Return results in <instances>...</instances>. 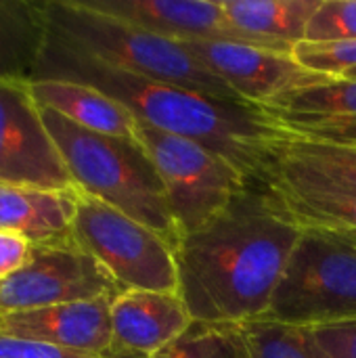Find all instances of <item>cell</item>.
Masks as SVG:
<instances>
[{
  "mask_svg": "<svg viewBox=\"0 0 356 358\" xmlns=\"http://www.w3.org/2000/svg\"><path fill=\"white\" fill-rule=\"evenodd\" d=\"M302 235L264 185L245 187L174 252L178 296L193 321L264 319L275 287Z\"/></svg>",
  "mask_w": 356,
  "mask_h": 358,
  "instance_id": "cell-1",
  "label": "cell"
},
{
  "mask_svg": "<svg viewBox=\"0 0 356 358\" xmlns=\"http://www.w3.org/2000/svg\"><path fill=\"white\" fill-rule=\"evenodd\" d=\"M34 80L92 86L132 111L136 120L204 145L256 185L264 182L273 162L271 145L283 134L260 109L118 69L61 42L50 31Z\"/></svg>",
  "mask_w": 356,
  "mask_h": 358,
  "instance_id": "cell-2",
  "label": "cell"
},
{
  "mask_svg": "<svg viewBox=\"0 0 356 358\" xmlns=\"http://www.w3.org/2000/svg\"><path fill=\"white\" fill-rule=\"evenodd\" d=\"M40 115L73 185L145 224L176 252L180 233L164 182L138 138L99 134L42 107Z\"/></svg>",
  "mask_w": 356,
  "mask_h": 358,
  "instance_id": "cell-3",
  "label": "cell"
},
{
  "mask_svg": "<svg viewBox=\"0 0 356 358\" xmlns=\"http://www.w3.org/2000/svg\"><path fill=\"white\" fill-rule=\"evenodd\" d=\"M44 13L48 31L55 38L107 65L227 103L252 107L176 40L155 36L105 15L84 0H44Z\"/></svg>",
  "mask_w": 356,
  "mask_h": 358,
  "instance_id": "cell-4",
  "label": "cell"
},
{
  "mask_svg": "<svg viewBox=\"0 0 356 358\" xmlns=\"http://www.w3.org/2000/svg\"><path fill=\"white\" fill-rule=\"evenodd\" d=\"M264 319L321 327L356 319V243L344 231L302 229Z\"/></svg>",
  "mask_w": 356,
  "mask_h": 358,
  "instance_id": "cell-5",
  "label": "cell"
},
{
  "mask_svg": "<svg viewBox=\"0 0 356 358\" xmlns=\"http://www.w3.org/2000/svg\"><path fill=\"white\" fill-rule=\"evenodd\" d=\"M136 138L164 182L180 239L210 224L245 187L256 185L204 145L143 120H136Z\"/></svg>",
  "mask_w": 356,
  "mask_h": 358,
  "instance_id": "cell-6",
  "label": "cell"
},
{
  "mask_svg": "<svg viewBox=\"0 0 356 358\" xmlns=\"http://www.w3.org/2000/svg\"><path fill=\"white\" fill-rule=\"evenodd\" d=\"M73 239L124 292H178L174 250L145 224L78 187Z\"/></svg>",
  "mask_w": 356,
  "mask_h": 358,
  "instance_id": "cell-7",
  "label": "cell"
},
{
  "mask_svg": "<svg viewBox=\"0 0 356 358\" xmlns=\"http://www.w3.org/2000/svg\"><path fill=\"white\" fill-rule=\"evenodd\" d=\"M124 289L76 239L40 245L31 262L0 283V315L120 296Z\"/></svg>",
  "mask_w": 356,
  "mask_h": 358,
  "instance_id": "cell-8",
  "label": "cell"
},
{
  "mask_svg": "<svg viewBox=\"0 0 356 358\" xmlns=\"http://www.w3.org/2000/svg\"><path fill=\"white\" fill-rule=\"evenodd\" d=\"M0 182L50 191L76 189L42 122L29 82L0 80Z\"/></svg>",
  "mask_w": 356,
  "mask_h": 358,
  "instance_id": "cell-9",
  "label": "cell"
},
{
  "mask_svg": "<svg viewBox=\"0 0 356 358\" xmlns=\"http://www.w3.org/2000/svg\"><path fill=\"white\" fill-rule=\"evenodd\" d=\"M180 44L252 107L266 105L273 99L300 88L340 80L315 73L285 52L225 40H183Z\"/></svg>",
  "mask_w": 356,
  "mask_h": 358,
  "instance_id": "cell-10",
  "label": "cell"
},
{
  "mask_svg": "<svg viewBox=\"0 0 356 358\" xmlns=\"http://www.w3.org/2000/svg\"><path fill=\"white\" fill-rule=\"evenodd\" d=\"M88 6L168 40H225L292 55L294 46L237 29L222 6L212 0H84Z\"/></svg>",
  "mask_w": 356,
  "mask_h": 358,
  "instance_id": "cell-11",
  "label": "cell"
},
{
  "mask_svg": "<svg viewBox=\"0 0 356 358\" xmlns=\"http://www.w3.org/2000/svg\"><path fill=\"white\" fill-rule=\"evenodd\" d=\"M279 130L304 141L356 147V80L300 88L258 107Z\"/></svg>",
  "mask_w": 356,
  "mask_h": 358,
  "instance_id": "cell-12",
  "label": "cell"
},
{
  "mask_svg": "<svg viewBox=\"0 0 356 358\" xmlns=\"http://www.w3.org/2000/svg\"><path fill=\"white\" fill-rule=\"evenodd\" d=\"M118 296L0 315V334L55 348L107 355L113 346L111 304Z\"/></svg>",
  "mask_w": 356,
  "mask_h": 358,
  "instance_id": "cell-13",
  "label": "cell"
},
{
  "mask_svg": "<svg viewBox=\"0 0 356 358\" xmlns=\"http://www.w3.org/2000/svg\"><path fill=\"white\" fill-rule=\"evenodd\" d=\"M191 321L178 292H122L111 304V348L151 357L183 336Z\"/></svg>",
  "mask_w": 356,
  "mask_h": 358,
  "instance_id": "cell-14",
  "label": "cell"
},
{
  "mask_svg": "<svg viewBox=\"0 0 356 358\" xmlns=\"http://www.w3.org/2000/svg\"><path fill=\"white\" fill-rule=\"evenodd\" d=\"M76 189L50 191L0 182V231L15 233L36 248L73 241Z\"/></svg>",
  "mask_w": 356,
  "mask_h": 358,
  "instance_id": "cell-15",
  "label": "cell"
},
{
  "mask_svg": "<svg viewBox=\"0 0 356 358\" xmlns=\"http://www.w3.org/2000/svg\"><path fill=\"white\" fill-rule=\"evenodd\" d=\"M277 206L302 229L356 233V191L269 168L264 182Z\"/></svg>",
  "mask_w": 356,
  "mask_h": 358,
  "instance_id": "cell-16",
  "label": "cell"
},
{
  "mask_svg": "<svg viewBox=\"0 0 356 358\" xmlns=\"http://www.w3.org/2000/svg\"><path fill=\"white\" fill-rule=\"evenodd\" d=\"M29 90L38 107L50 109L86 130L136 138V117L132 111L92 86L65 80H34Z\"/></svg>",
  "mask_w": 356,
  "mask_h": 358,
  "instance_id": "cell-17",
  "label": "cell"
},
{
  "mask_svg": "<svg viewBox=\"0 0 356 358\" xmlns=\"http://www.w3.org/2000/svg\"><path fill=\"white\" fill-rule=\"evenodd\" d=\"M46 34L44 2L0 0V80L31 82Z\"/></svg>",
  "mask_w": 356,
  "mask_h": 358,
  "instance_id": "cell-18",
  "label": "cell"
},
{
  "mask_svg": "<svg viewBox=\"0 0 356 358\" xmlns=\"http://www.w3.org/2000/svg\"><path fill=\"white\" fill-rule=\"evenodd\" d=\"M271 151L273 162L269 168L273 170L356 191V147L313 143L283 132L273 141Z\"/></svg>",
  "mask_w": 356,
  "mask_h": 358,
  "instance_id": "cell-19",
  "label": "cell"
},
{
  "mask_svg": "<svg viewBox=\"0 0 356 358\" xmlns=\"http://www.w3.org/2000/svg\"><path fill=\"white\" fill-rule=\"evenodd\" d=\"M229 21L256 38L296 46L323 0H220Z\"/></svg>",
  "mask_w": 356,
  "mask_h": 358,
  "instance_id": "cell-20",
  "label": "cell"
},
{
  "mask_svg": "<svg viewBox=\"0 0 356 358\" xmlns=\"http://www.w3.org/2000/svg\"><path fill=\"white\" fill-rule=\"evenodd\" d=\"M149 358H252L241 323L191 321L187 331Z\"/></svg>",
  "mask_w": 356,
  "mask_h": 358,
  "instance_id": "cell-21",
  "label": "cell"
},
{
  "mask_svg": "<svg viewBox=\"0 0 356 358\" xmlns=\"http://www.w3.org/2000/svg\"><path fill=\"white\" fill-rule=\"evenodd\" d=\"M252 358H319L308 327H294L273 319L241 323Z\"/></svg>",
  "mask_w": 356,
  "mask_h": 358,
  "instance_id": "cell-22",
  "label": "cell"
},
{
  "mask_svg": "<svg viewBox=\"0 0 356 358\" xmlns=\"http://www.w3.org/2000/svg\"><path fill=\"white\" fill-rule=\"evenodd\" d=\"M292 57L302 67L342 78L344 73L356 69V40H340V42H300L294 46Z\"/></svg>",
  "mask_w": 356,
  "mask_h": 358,
  "instance_id": "cell-23",
  "label": "cell"
},
{
  "mask_svg": "<svg viewBox=\"0 0 356 358\" xmlns=\"http://www.w3.org/2000/svg\"><path fill=\"white\" fill-rule=\"evenodd\" d=\"M306 42L356 40V0H323L306 27Z\"/></svg>",
  "mask_w": 356,
  "mask_h": 358,
  "instance_id": "cell-24",
  "label": "cell"
},
{
  "mask_svg": "<svg viewBox=\"0 0 356 358\" xmlns=\"http://www.w3.org/2000/svg\"><path fill=\"white\" fill-rule=\"evenodd\" d=\"M308 331L319 358H356V319L308 327Z\"/></svg>",
  "mask_w": 356,
  "mask_h": 358,
  "instance_id": "cell-25",
  "label": "cell"
},
{
  "mask_svg": "<svg viewBox=\"0 0 356 358\" xmlns=\"http://www.w3.org/2000/svg\"><path fill=\"white\" fill-rule=\"evenodd\" d=\"M0 358H107V355L76 352L0 334Z\"/></svg>",
  "mask_w": 356,
  "mask_h": 358,
  "instance_id": "cell-26",
  "label": "cell"
},
{
  "mask_svg": "<svg viewBox=\"0 0 356 358\" xmlns=\"http://www.w3.org/2000/svg\"><path fill=\"white\" fill-rule=\"evenodd\" d=\"M36 245L21 235L0 231V283L21 273L34 258Z\"/></svg>",
  "mask_w": 356,
  "mask_h": 358,
  "instance_id": "cell-27",
  "label": "cell"
},
{
  "mask_svg": "<svg viewBox=\"0 0 356 358\" xmlns=\"http://www.w3.org/2000/svg\"><path fill=\"white\" fill-rule=\"evenodd\" d=\"M107 358H149L147 355H136V352H124V350H115L111 348L107 352Z\"/></svg>",
  "mask_w": 356,
  "mask_h": 358,
  "instance_id": "cell-28",
  "label": "cell"
},
{
  "mask_svg": "<svg viewBox=\"0 0 356 358\" xmlns=\"http://www.w3.org/2000/svg\"><path fill=\"white\" fill-rule=\"evenodd\" d=\"M342 80H356V69L348 71V73H344V76H342Z\"/></svg>",
  "mask_w": 356,
  "mask_h": 358,
  "instance_id": "cell-29",
  "label": "cell"
},
{
  "mask_svg": "<svg viewBox=\"0 0 356 358\" xmlns=\"http://www.w3.org/2000/svg\"><path fill=\"white\" fill-rule=\"evenodd\" d=\"M348 235L353 237V241H355V243H356V233H348Z\"/></svg>",
  "mask_w": 356,
  "mask_h": 358,
  "instance_id": "cell-30",
  "label": "cell"
}]
</instances>
